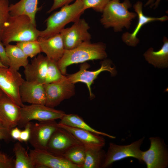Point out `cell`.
<instances>
[{
  "mask_svg": "<svg viewBox=\"0 0 168 168\" xmlns=\"http://www.w3.org/2000/svg\"><path fill=\"white\" fill-rule=\"evenodd\" d=\"M24 81L18 71L9 67H0V90L21 107L24 105L21 99L19 90Z\"/></svg>",
  "mask_w": 168,
  "mask_h": 168,
  "instance_id": "cell-8",
  "label": "cell"
},
{
  "mask_svg": "<svg viewBox=\"0 0 168 168\" xmlns=\"http://www.w3.org/2000/svg\"><path fill=\"white\" fill-rule=\"evenodd\" d=\"M150 145L142 151L141 160L147 168H166L168 166V150L164 141L159 137L149 138Z\"/></svg>",
  "mask_w": 168,
  "mask_h": 168,
  "instance_id": "cell-7",
  "label": "cell"
},
{
  "mask_svg": "<svg viewBox=\"0 0 168 168\" xmlns=\"http://www.w3.org/2000/svg\"><path fill=\"white\" fill-rule=\"evenodd\" d=\"M75 0H53V3L49 10L47 12L48 13H50L63 6L68 4L72 1Z\"/></svg>",
  "mask_w": 168,
  "mask_h": 168,
  "instance_id": "cell-35",
  "label": "cell"
},
{
  "mask_svg": "<svg viewBox=\"0 0 168 168\" xmlns=\"http://www.w3.org/2000/svg\"><path fill=\"white\" fill-rule=\"evenodd\" d=\"M0 67H7L6 66H5L2 63L0 58Z\"/></svg>",
  "mask_w": 168,
  "mask_h": 168,
  "instance_id": "cell-39",
  "label": "cell"
},
{
  "mask_svg": "<svg viewBox=\"0 0 168 168\" xmlns=\"http://www.w3.org/2000/svg\"><path fill=\"white\" fill-rule=\"evenodd\" d=\"M145 138V137H143L127 145H119L110 142L102 168L108 167L115 162L129 157L135 158L142 162V151L141 147Z\"/></svg>",
  "mask_w": 168,
  "mask_h": 168,
  "instance_id": "cell-5",
  "label": "cell"
},
{
  "mask_svg": "<svg viewBox=\"0 0 168 168\" xmlns=\"http://www.w3.org/2000/svg\"><path fill=\"white\" fill-rule=\"evenodd\" d=\"M132 7L129 0H110L104 9L100 21L105 28H113L116 32H121L125 28H130L131 22L137 16L136 12H130Z\"/></svg>",
  "mask_w": 168,
  "mask_h": 168,
  "instance_id": "cell-2",
  "label": "cell"
},
{
  "mask_svg": "<svg viewBox=\"0 0 168 168\" xmlns=\"http://www.w3.org/2000/svg\"><path fill=\"white\" fill-rule=\"evenodd\" d=\"M142 3L140 1L137 2L133 6V8L138 17V21L136 26L131 33L126 32L124 33L121 37L122 41L127 45L135 47L139 43L140 40L137 36L142 26L147 23L155 21H165L168 19L167 16L155 17L144 15L142 11Z\"/></svg>",
  "mask_w": 168,
  "mask_h": 168,
  "instance_id": "cell-15",
  "label": "cell"
},
{
  "mask_svg": "<svg viewBox=\"0 0 168 168\" xmlns=\"http://www.w3.org/2000/svg\"><path fill=\"white\" fill-rule=\"evenodd\" d=\"M70 27L63 28L60 34L65 50L73 49L82 43L90 41L91 35L88 32L90 26L83 19H80L74 22Z\"/></svg>",
  "mask_w": 168,
  "mask_h": 168,
  "instance_id": "cell-10",
  "label": "cell"
},
{
  "mask_svg": "<svg viewBox=\"0 0 168 168\" xmlns=\"http://www.w3.org/2000/svg\"><path fill=\"white\" fill-rule=\"evenodd\" d=\"M58 128L55 120L30 122V133L29 142L34 149L46 150L49 141L53 133Z\"/></svg>",
  "mask_w": 168,
  "mask_h": 168,
  "instance_id": "cell-12",
  "label": "cell"
},
{
  "mask_svg": "<svg viewBox=\"0 0 168 168\" xmlns=\"http://www.w3.org/2000/svg\"><path fill=\"white\" fill-rule=\"evenodd\" d=\"M48 58L39 54L24 67V72L26 80L43 84L46 79Z\"/></svg>",
  "mask_w": 168,
  "mask_h": 168,
  "instance_id": "cell-17",
  "label": "cell"
},
{
  "mask_svg": "<svg viewBox=\"0 0 168 168\" xmlns=\"http://www.w3.org/2000/svg\"><path fill=\"white\" fill-rule=\"evenodd\" d=\"M40 31L27 16H10L5 25L2 42L5 45L13 42L36 40Z\"/></svg>",
  "mask_w": 168,
  "mask_h": 168,
  "instance_id": "cell-3",
  "label": "cell"
},
{
  "mask_svg": "<svg viewBox=\"0 0 168 168\" xmlns=\"http://www.w3.org/2000/svg\"><path fill=\"white\" fill-rule=\"evenodd\" d=\"M15 159L14 168H35L29 153L20 142L14 145L13 149Z\"/></svg>",
  "mask_w": 168,
  "mask_h": 168,
  "instance_id": "cell-26",
  "label": "cell"
},
{
  "mask_svg": "<svg viewBox=\"0 0 168 168\" xmlns=\"http://www.w3.org/2000/svg\"><path fill=\"white\" fill-rule=\"evenodd\" d=\"M10 130L0 123V140H3L8 141L12 139L10 134Z\"/></svg>",
  "mask_w": 168,
  "mask_h": 168,
  "instance_id": "cell-34",
  "label": "cell"
},
{
  "mask_svg": "<svg viewBox=\"0 0 168 168\" xmlns=\"http://www.w3.org/2000/svg\"><path fill=\"white\" fill-rule=\"evenodd\" d=\"M58 124L72 127L85 130L94 133L114 139L115 137L105 133L99 131L92 128L87 124L83 119L78 115L75 114H65L60 119Z\"/></svg>",
  "mask_w": 168,
  "mask_h": 168,
  "instance_id": "cell-24",
  "label": "cell"
},
{
  "mask_svg": "<svg viewBox=\"0 0 168 168\" xmlns=\"http://www.w3.org/2000/svg\"><path fill=\"white\" fill-rule=\"evenodd\" d=\"M16 45L21 49L28 57L33 58L41 52L37 40L17 42Z\"/></svg>",
  "mask_w": 168,
  "mask_h": 168,
  "instance_id": "cell-28",
  "label": "cell"
},
{
  "mask_svg": "<svg viewBox=\"0 0 168 168\" xmlns=\"http://www.w3.org/2000/svg\"><path fill=\"white\" fill-rule=\"evenodd\" d=\"M79 144H82L72 134L58 127L52 134L46 150L54 155L62 157L70 148Z\"/></svg>",
  "mask_w": 168,
  "mask_h": 168,
  "instance_id": "cell-14",
  "label": "cell"
},
{
  "mask_svg": "<svg viewBox=\"0 0 168 168\" xmlns=\"http://www.w3.org/2000/svg\"><path fill=\"white\" fill-rule=\"evenodd\" d=\"M45 96V105L54 108L63 101L73 96L74 84L69 82L66 77L60 81L44 84Z\"/></svg>",
  "mask_w": 168,
  "mask_h": 168,
  "instance_id": "cell-9",
  "label": "cell"
},
{
  "mask_svg": "<svg viewBox=\"0 0 168 168\" xmlns=\"http://www.w3.org/2000/svg\"><path fill=\"white\" fill-rule=\"evenodd\" d=\"M61 7L46 19V28L40 31L39 37L47 38L59 33L67 24L79 20L85 11L81 0H75L73 3Z\"/></svg>",
  "mask_w": 168,
  "mask_h": 168,
  "instance_id": "cell-4",
  "label": "cell"
},
{
  "mask_svg": "<svg viewBox=\"0 0 168 168\" xmlns=\"http://www.w3.org/2000/svg\"><path fill=\"white\" fill-rule=\"evenodd\" d=\"M58 126L70 132L86 148H102L105 145V139L102 135L58 123Z\"/></svg>",
  "mask_w": 168,
  "mask_h": 168,
  "instance_id": "cell-20",
  "label": "cell"
},
{
  "mask_svg": "<svg viewBox=\"0 0 168 168\" xmlns=\"http://www.w3.org/2000/svg\"><path fill=\"white\" fill-rule=\"evenodd\" d=\"M21 132V130L16 126L11 128L10 134L12 138L19 141Z\"/></svg>",
  "mask_w": 168,
  "mask_h": 168,
  "instance_id": "cell-37",
  "label": "cell"
},
{
  "mask_svg": "<svg viewBox=\"0 0 168 168\" xmlns=\"http://www.w3.org/2000/svg\"><path fill=\"white\" fill-rule=\"evenodd\" d=\"M3 94V92L0 90V97H1Z\"/></svg>",
  "mask_w": 168,
  "mask_h": 168,
  "instance_id": "cell-40",
  "label": "cell"
},
{
  "mask_svg": "<svg viewBox=\"0 0 168 168\" xmlns=\"http://www.w3.org/2000/svg\"><path fill=\"white\" fill-rule=\"evenodd\" d=\"M111 64L110 60L105 59L102 62L100 68L95 71H90L87 70L90 67L89 64L86 63H84L81 65L79 71L66 77L67 80L72 83L75 84L78 82L85 83L88 88L90 97L92 98L94 96L92 92L91 85L98 75L104 71L110 72L112 76L116 74L115 69L114 67H112Z\"/></svg>",
  "mask_w": 168,
  "mask_h": 168,
  "instance_id": "cell-11",
  "label": "cell"
},
{
  "mask_svg": "<svg viewBox=\"0 0 168 168\" xmlns=\"http://www.w3.org/2000/svg\"><path fill=\"white\" fill-rule=\"evenodd\" d=\"M48 59L47 75L44 84L57 82L66 77L59 69L57 62Z\"/></svg>",
  "mask_w": 168,
  "mask_h": 168,
  "instance_id": "cell-29",
  "label": "cell"
},
{
  "mask_svg": "<svg viewBox=\"0 0 168 168\" xmlns=\"http://www.w3.org/2000/svg\"><path fill=\"white\" fill-rule=\"evenodd\" d=\"M86 156V148L82 144L76 145L68 150L62 156L79 168H82Z\"/></svg>",
  "mask_w": 168,
  "mask_h": 168,
  "instance_id": "cell-27",
  "label": "cell"
},
{
  "mask_svg": "<svg viewBox=\"0 0 168 168\" xmlns=\"http://www.w3.org/2000/svg\"><path fill=\"white\" fill-rule=\"evenodd\" d=\"M24 128V130L21 131V133L19 141L20 142L28 141L30 133V122L27 123Z\"/></svg>",
  "mask_w": 168,
  "mask_h": 168,
  "instance_id": "cell-33",
  "label": "cell"
},
{
  "mask_svg": "<svg viewBox=\"0 0 168 168\" xmlns=\"http://www.w3.org/2000/svg\"><path fill=\"white\" fill-rule=\"evenodd\" d=\"M161 0H148L145 5V6H150L151 7H153L154 9L156 8L159 6Z\"/></svg>",
  "mask_w": 168,
  "mask_h": 168,
  "instance_id": "cell-38",
  "label": "cell"
},
{
  "mask_svg": "<svg viewBox=\"0 0 168 168\" xmlns=\"http://www.w3.org/2000/svg\"><path fill=\"white\" fill-rule=\"evenodd\" d=\"M106 48L105 44L101 42H84L73 49L65 50L62 57L57 62L58 67L65 75L67 67L71 65L90 60L105 59L107 57Z\"/></svg>",
  "mask_w": 168,
  "mask_h": 168,
  "instance_id": "cell-1",
  "label": "cell"
},
{
  "mask_svg": "<svg viewBox=\"0 0 168 168\" xmlns=\"http://www.w3.org/2000/svg\"><path fill=\"white\" fill-rule=\"evenodd\" d=\"M163 41V44L160 50L155 51L150 48L143 54L146 60L155 67L165 68L168 66V39L164 36Z\"/></svg>",
  "mask_w": 168,
  "mask_h": 168,
  "instance_id": "cell-22",
  "label": "cell"
},
{
  "mask_svg": "<svg viewBox=\"0 0 168 168\" xmlns=\"http://www.w3.org/2000/svg\"><path fill=\"white\" fill-rule=\"evenodd\" d=\"M29 154L35 168H79L63 157L47 150L30 149Z\"/></svg>",
  "mask_w": 168,
  "mask_h": 168,
  "instance_id": "cell-13",
  "label": "cell"
},
{
  "mask_svg": "<svg viewBox=\"0 0 168 168\" xmlns=\"http://www.w3.org/2000/svg\"><path fill=\"white\" fill-rule=\"evenodd\" d=\"M38 0H20L15 4L9 5L10 16L25 15L28 16L32 22L36 24L35 16L39 8L37 7Z\"/></svg>",
  "mask_w": 168,
  "mask_h": 168,
  "instance_id": "cell-21",
  "label": "cell"
},
{
  "mask_svg": "<svg viewBox=\"0 0 168 168\" xmlns=\"http://www.w3.org/2000/svg\"><path fill=\"white\" fill-rule=\"evenodd\" d=\"M66 114L60 110L48 107L44 105H24L21 108V117L17 126L24 127L32 120L39 121L61 119Z\"/></svg>",
  "mask_w": 168,
  "mask_h": 168,
  "instance_id": "cell-6",
  "label": "cell"
},
{
  "mask_svg": "<svg viewBox=\"0 0 168 168\" xmlns=\"http://www.w3.org/2000/svg\"><path fill=\"white\" fill-rule=\"evenodd\" d=\"M4 45L2 42L0 41V58L2 63L5 66L9 67V62Z\"/></svg>",
  "mask_w": 168,
  "mask_h": 168,
  "instance_id": "cell-36",
  "label": "cell"
},
{
  "mask_svg": "<svg viewBox=\"0 0 168 168\" xmlns=\"http://www.w3.org/2000/svg\"><path fill=\"white\" fill-rule=\"evenodd\" d=\"M5 46L6 54L9 62V67L18 71L21 67L24 68L29 63L28 57L17 45L9 44Z\"/></svg>",
  "mask_w": 168,
  "mask_h": 168,
  "instance_id": "cell-23",
  "label": "cell"
},
{
  "mask_svg": "<svg viewBox=\"0 0 168 168\" xmlns=\"http://www.w3.org/2000/svg\"><path fill=\"white\" fill-rule=\"evenodd\" d=\"M14 160L2 152L0 149V168H14Z\"/></svg>",
  "mask_w": 168,
  "mask_h": 168,
  "instance_id": "cell-32",
  "label": "cell"
},
{
  "mask_svg": "<svg viewBox=\"0 0 168 168\" xmlns=\"http://www.w3.org/2000/svg\"><path fill=\"white\" fill-rule=\"evenodd\" d=\"M84 11L91 8L96 12H102L110 0H81Z\"/></svg>",
  "mask_w": 168,
  "mask_h": 168,
  "instance_id": "cell-31",
  "label": "cell"
},
{
  "mask_svg": "<svg viewBox=\"0 0 168 168\" xmlns=\"http://www.w3.org/2000/svg\"><path fill=\"white\" fill-rule=\"evenodd\" d=\"M85 148V158L82 168H102L106 153L102 148Z\"/></svg>",
  "mask_w": 168,
  "mask_h": 168,
  "instance_id": "cell-25",
  "label": "cell"
},
{
  "mask_svg": "<svg viewBox=\"0 0 168 168\" xmlns=\"http://www.w3.org/2000/svg\"><path fill=\"white\" fill-rule=\"evenodd\" d=\"M21 108L3 93L0 97V123L10 129L17 126Z\"/></svg>",
  "mask_w": 168,
  "mask_h": 168,
  "instance_id": "cell-16",
  "label": "cell"
},
{
  "mask_svg": "<svg viewBox=\"0 0 168 168\" xmlns=\"http://www.w3.org/2000/svg\"><path fill=\"white\" fill-rule=\"evenodd\" d=\"M19 93L23 103L45 105L46 96L43 84L25 80L20 87Z\"/></svg>",
  "mask_w": 168,
  "mask_h": 168,
  "instance_id": "cell-18",
  "label": "cell"
},
{
  "mask_svg": "<svg viewBox=\"0 0 168 168\" xmlns=\"http://www.w3.org/2000/svg\"><path fill=\"white\" fill-rule=\"evenodd\" d=\"M8 0H0V41H2V35L5 25L10 15Z\"/></svg>",
  "mask_w": 168,
  "mask_h": 168,
  "instance_id": "cell-30",
  "label": "cell"
},
{
  "mask_svg": "<svg viewBox=\"0 0 168 168\" xmlns=\"http://www.w3.org/2000/svg\"><path fill=\"white\" fill-rule=\"evenodd\" d=\"M37 40L41 52L49 59L57 62L62 57L65 49L60 33L47 38L39 36Z\"/></svg>",
  "mask_w": 168,
  "mask_h": 168,
  "instance_id": "cell-19",
  "label": "cell"
}]
</instances>
